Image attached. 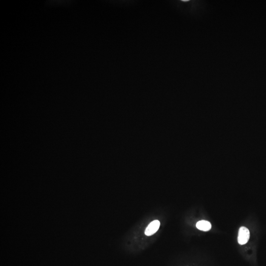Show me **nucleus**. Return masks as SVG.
<instances>
[{"mask_svg":"<svg viewBox=\"0 0 266 266\" xmlns=\"http://www.w3.org/2000/svg\"><path fill=\"white\" fill-rule=\"evenodd\" d=\"M250 237V232L249 230L245 227H241L238 231V241L239 244H245L249 241Z\"/></svg>","mask_w":266,"mask_h":266,"instance_id":"obj_1","label":"nucleus"},{"mask_svg":"<svg viewBox=\"0 0 266 266\" xmlns=\"http://www.w3.org/2000/svg\"><path fill=\"white\" fill-rule=\"evenodd\" d=\"M160 226V222L159 220H155L151 222L145 230V234L147 236H150L155 234L159 229Z\"/></svg>","mask_w":266,"mask_h":266,"instance_id":"obj_2","label":"nucleus"},{"mask_svg":"<svg viewBox=\"0 0 266 266\" xmlns=\"http://www.w3.org/2000/svg\"><path fill=\"white\" fill-rule=\"evenodd\" d=\"M196 227L201 231H208L212 228V225L210 222L207 221L201 220L197 222Z\"/></svg>","mask_w":266,"mask_h":266,"instance_id":"obj_3","label":"nucleus"}]
</instances>
